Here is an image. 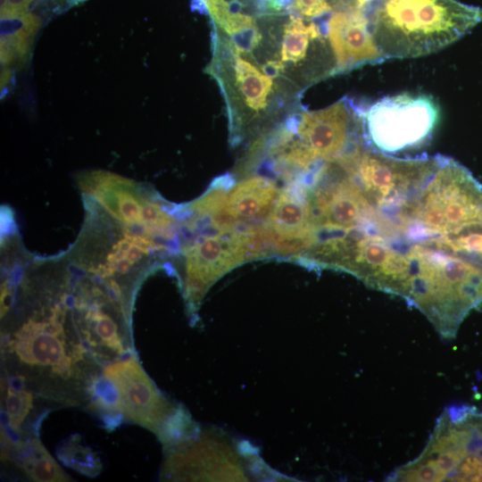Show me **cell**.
I'll list each match as a JSON object with an SVG mask.
<instances>
[{
  "mask_svg": "<svg viewBox=\"0 0 482 482\" xmlns=\"http://www.w3.org/2000/svg\"><path fill=\"white\" fill-rule=\"evenodd\" d=\"M268 219L276 240H291L295 246L309 248L312 234L305 184L296 179L285 187Z\"/></svg>",
  "mask_w": 482,
  "mask_h": 482,
  "instance_id": "ba28073f",
  "label": "cell"
},
{
  "mask_svg": "<svg viewBox=\"0 0 482 482\" xmlns=\"http://www.w3.org/2000/svg\"><path fill=\"white\" fill-rule=\"evenodd\" d=\"M363 143L394 155L421 147L431 138L439 120L434 98L403 93L370 104H355Z\"/></svg>",
  "mask_w": 482,
  "mask_h": 482,
  "instance_id": "3957f363",
  "label": "cell"
},
{
  "mask_svg": "<svg viewBox=\"0 0 482 482\" xmlns=\"http://www.w3.org/2000/svg\"><path fill=\"white\" fill-rule=\"evenodd\" d=\"M468 413V407H453L449 411V416L453 422H459L464 420Z\"/></svg>",
  "mask_w": 482,
  "mask_h": 482,
  "instance_id": "7402d4cb",
  "label": "cell"
},
{
  "mask_svg": "<svg viewBox=\"0 0 482 482\" xmlns=\"http://www.w3.org/2000/svg\"><path fill=\"white\" fill-rule=\"evenodd\" d=\"M335 59V74L386 61L362 10H334L322 23Z\"/></svg>",
  "mask_w": 482,
  "mask_h": 482,
  "instance_id": "8992f818",
  "label": "cell"
},
{
  "mask_svg": "<svg viewBox=\"0 0 482 482\" xmlns=\"http://www.w3.org/2000/svg\"><path fill=\"white\" fill-rule=\"evenodd\" d=\"M278 195L272 180L263 177L250 178L232 187L227 195L225 209L239 227L247 228L249 223L269 218Z\"/></svg>",
  "mask_w": 482,
  "mask_h": 482,
  "instance_id": "9c48e42d",
  "label": "cell"
},
{
  "mask_svg": "<svg viewBox=\"0 0 482 482\" xmlns=\"http://www.w3.org/2000/svg\"><path fill=\"white\" fill-rule=\"evenodd\" d=\"M103 376L115 387L119 409L129 421L156 431L164 404L135 354L107 365Z\"/></svg>",
  "mask_w": 482,
  "mask_h": 482,
  "instance_id": "5b68a950",
  "label": "cell"
},
{
  "mask_svg": "<svg viewBox=\"0 0 482 482\" xmlns=\"http://www.w3.org/2000/svg\"><path fill=\"white\" fill-rule=\"evenodd\" d=\"M466 456L467 453L464 449L447 450L439 453L436 462L440 470L447 476Z\"/></svg>",
  "mask_w": 482,
  "mask_h": 482,
  "instance_id": "ac0fdd59",
  "label": "cell"
},
{
  "mask_svg": "<svg viewBox=\"0 0 482 482\" xmlns=\"http://www.w3.org/2000/svg\"><path fill=\"white\" fill-rule=\"evenodd\" d=\"M82 438L73 435L67 438L57 450L58 458L67 466L77 471L95 477L102 470V462L89 447L81 444Z\"/></svg>",
  "mask_w": 482,
  "mask_h": 482,
  "instance_id": "5bb4252c",
  "label": "cell"
},
{
  "mask_svg": "<svg viewBox=\"0 0 482 482\" xmlns=\"http://www.w3.org/2000/svg\"><path fill=\"white\" fill-rule=\"evenodd\" d=\"M324 36L320 24L312 21L306 24L300 15L292 14L284 28L280 61L293 63L304 61L312 47L326 45Z\"/></svg>",
  "mask_w": 482,
  "mask_h": 482,
  "instance_id": "4fadbf2b",
  "label": "cell"
},
{
  "mask_svg": "<svg viewBox=\"0 0 482 482\" xmlns=\"http://www.w3.org/2000/svg\"><path fill=\"white\" fill-rule=\"evenodd\" d=\"M471 481H482V467L478 470V473L473 476Z\"/></svg>",
  "mask_w": 482,
  "mask_h": 482,
  "instance_id": "603a6c76",
  "label": "cell"
},
{
  "mask_svg": "<svg viewBox=\"0 0 482 482\" xmlns=\"http://www.w3.org/2000/svg\"><path fill=\"white\" fill-rule=\"evenodd\" d=\"M32 0H1V16L26 11Z\"/></svg>",
  "mask_w": 482,
  "mask_h": 482,
  "instance_id": "ffe728a7",
  "label": "cell"
},
{
  "mask_svg": "<svg viewBox=\"0 0 482 482\" xmlns=\"http://www.w3.org/2000/svg\"><path fill=\"white\" fill-rule=\"evenodd\" d=\"M236 54L233 61L234 84L241 100L252 111L259 112L268 105L272 79L250 62Z\"/></svg>",
  "mask_w": 482,
  "mask_h": 482,
  "instance_id": "7c38bea8",
  "label": "cell"
},
{
  "mask_svg": "<svg viewBox=\"0 0 482 482\" xmlns=\"http://www.w3.org/2000/svg\"><path fill=\"white\" fill-rule=\"evenodd\" d=\"M67 308L54 307L45 319L34 317L12 332L5 349L24 370L37 371L61 382L78 381L87 388L97 374L86 373L83 364L92 357L78 328L66 329Z\"/></svg>",
  "mask_w": 482,
  "mask_h": 482,
  "instance_id": "7a4b0ae2",
  "label": "cell"
},
{
  "mask_svg": "<svg viewBox=\"0 0 482 482\" xmlns=\"http://www.w3.org/2000/svg\"><path fill=\"white\" fill-rule=\"evenodd\" d=\"M482 448V432L476 430L470 434V436L464 445V450L468 454H473Z\"/></svg>",
  "mask_w": 482,
  "mask_h": 482,
  "instance_id": "44dd1931",
  "label": "cell"
},
{
  "mask_svg": "<svg viewBox=\"0 0 482 482\" xmlns=\"http://www.w3.org/2000/svg\"><path fill=\"white\" fill-rule=\"evenodd\" d=\"M187 286L195 301L213 279L245 262L237 231L197 239L185 247Z\"/></svg>",
  "mask_w": 482,
  "mask_h": 482,
  "instance_id": "52a82bcc",
  "label": "cell"
},
{
  "mask_svg": "<svg viewBox=\"0 0 482 482\" xmlns=\"http://www.w3.org/2000/svg\"><path fill=\"white\" fill-rule=\"evenodd\" d=\"M10 450H2L4 461L13 458L17 465L34 481L67 482L71 478L53 459L36 437L15 443Z\"/></svg>",
  "mask_w": 482,
  "mask_h": 482,
  "instance_id": "30bf717a",
  "label": "cell"
},
{
  "mask_svg": "<svg viewBox=\"0 0 482 482\" xmlns=\"http://www.w3.org/2000/svg\"><path fill=\"white\" fill-rule=\"evenodd\" d=\"M287 129L315 163L341 155L362 137L355 103L343 98L319 111H305L290 120Z\"/></svg>",
  "mask_w": 482,
  "mask_h": 482,
  "instance_id": "277c9868",
  "label": "cell"
},
{
  "mask_svg": "<svg viewBox=\"0 0 482 482\" xmlns=\"http://www.w3.org/2000/svg\"><path fill=\"white\" fill-rule=\"evenodd\" d=\"M87 0H67V5L69 7H71V6H74V5H78L79 4H82L84 2H86Z\"/></svg>",
  "mask_w": 482,
  "mask_h": 482,
  "instance_id": "cb8c5ba5",
  "label": "cell"
},
{
  "mask_svg": "<svg viewBox=\"0 0 482 482\" xmlns=\"http://www.w3.org/2000/svg\"><path fill=\"white\" fill-rule=\"evenodd\" d=\"M334 10H362L365 12L375 0H328Z\"/></svg>",
  "mask_w": 482,
  "mask_h": 482,
  "instance_id": "d6986e66",
  "label": "cell"
},
{
  "mask_svg": "<svg viewBox=\"0 0 482 482\" xmlns=\"http://www.w3.org/2000/svg\"><path fill=\"white\" fill-rule=\"evenodd\" d=\"M366 13L386 60L436 53L482 21V9L457 0H375Z\"/></svg>",
  "mask_w": 482,
  "mask_h": 482,
  "instance_id": "6da1fadb",
  "label": "cell"
},
{
  "mask_svg": "<svg viewBox=\"0 0 482 482\" xmlns=\"http://www.w3.org/2000/svg\"><path fill=\"white\" fill-rule=\"evenodd\" d=\"M403 478L406 481L433 482L444 480L446 475L440 470L436 460H429L414 470L405 471Z\"/></svg>",
  "mask_w": 482,
  "mask_h": 482,
  "instance_id": "e0dca14e",
  "label": "cell"
},
{
  "mask_svg": "<svg viewBox=\"0 0 482 482\" xmlns=\"http://www.w3.org/2000/svg\"><path fill=\"white\" fill-rule=\"evenodd\" d=\"M40 19L27 11L1 16V62L4 65L24 62Z\"/></svg>",
  "mask_w": 482,
  "mask_h": 482,
  "instance_id": "8fae6325",
  "label": "cell"
},
{
  "mask_svg": "<svg viewBox=\"0 0 482 482\" xmlns=\"http://www.w3.org/2000/svg\"><path fill=\"white\" fill-rule=\"evenodd\" d=\"M33 406L31 392L8 386L5 396V413L9 428L18 432Z\"/></svg>",
  "mask_w": 482,
  "mask_h": 482,
  "instance_id": "9a60e30c",
  "label": "cell"
},
{
  "mask_svg": "<svg viewBox=\"0 0 482 482\" xmlns=\"http://www.w3.org/2000/svg\"><path fill=\"white\" fill-rule=\"evenodd\" d=\"M292 7L300 16L319 19L333 12L328 0H292Z\"/></svg>",
  "mask_w": 482,
  "mask_h": 482,
  "instance_id": "2e32d148",
  "label": "cell"
}]
</instances>
